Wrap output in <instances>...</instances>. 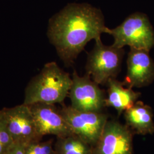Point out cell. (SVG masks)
<instances>
[{
	"mask_svg": "<svg viewBox=\"0 0 154 154\" xmlns=\"http://www.w3.org/2000/svg\"><path fill=\"white\" fill-rule=\"evenodd\" d=\"M72 83V78L69 73L54 62L48 63L29 83L23 104L62 103L68 96Z\"/></svg>",
	"mask_w": 154,
	"mask_h": 154,
	"instance_id": "cell-2",
	"label": "cell"
},
{
	"mask_svg": "<svg viewBox=\"0 0 154 154\" xmlns=\"http://www.w3.org/2000/svg\"><path fill=\"white\" fill-rule=\"evenodd\" d=\"M126 126L132 132L146 135L154 133L153 112L151 107L137 101L124 112Z\"/></svg>",
	"mask_w": 154,
	"mask_h": 154,
	"instance_id": "cell-12",
	"label": "cell"
},
{
	"mask_svg": "<svg viewBox=\"0 0 154 154\" xmlns=\"http://www.w3.org/2000/svg\"><path fill=\"white\" fill-rule=\"evenodd\" d=\"M8 130L14 142L30 143L39 141L32 113L29 105H18L2 110Z\"/></svg>",
	"mask_w": 154,
	"mask_h": 154,
	"instance_id": "cell-8",
	"label": "cell"
},
{
	"mask_svg": "<svg viewBox=\"0 0 154 154\" xmlns=\"http://www.w3.org/2000/svg\"><path fill=\"white\" fill-rule=\"evenodd\" d=\"M101 11L87 4H70L50 20L48 35L66 66H70L92 39L105 33Z\"/></svg>",
	"mask_w": 154,
	"mask_h": 154,
	"instance_id": "cell-1",
	"label": "cell"
},
{
	"mask_svg": "<svg viewBox=\"0 0 154 154\" xmlns=\"http://www.w3.org/2000/svg\"><path fill=\"white\" fill-rule=\"evenodd\" d=\"M27 145L23 143L14 142L8 149L6 154H25V149Z\"/></svg>",
	"mask_w": 154,
	"mask_h": 154,
	"instance_id": "cell-16",
	"label": "cell"
},
{
	"mask_svg": "<svg viewBox=\"0 0 154 154\" xmlns=\"http://www.w3.org/2000/svg\"><path fill=\"white\" fill-rule=\"evenodd\" d=\"M25 154H54L53 140L46 142L41 140L30 143L25 149Z\"/></svg>",
	"mask_w": 154,
	"mask_h": 154,
	"instance_id": "cell-14",
	"label": "cell"
},
{
	"mask_svg": "<svg viewBox=\"0 0 154 154\" xmlns=\"http://www.w3.org/2000/svg\"><path fill=\"white\" fill-rule=\"evenodd\" d=\"M124 54L123 48L106 46L100 38L95 40L93 49L88 54L86 74L97 84H107L120 72Z\"/></svg>",
	"mask_w": 154,
	"mask_h": 154,
	"instance_id": "cell-4",
	"label": "cell"
},
{
	"mask_svg": "<svg viewBox=\"0 0 154 154\" xmlns=\"http://www.w3.org/2000/svg\"><path fill=\"white\" fill-rule=\"evenodd\" d=\"M54 154H92L93 147L77 135L72 134L57 137Z\"/></svg>",
	"mask_w": 154,
	"mask_h": 154,
	"instance_id": "cell-13",
	"label": "cell"
},
{
	"mask_svg": "<svg viewBox=\"0 0 154 154\" xmlns=\"http://www.w3.org/2000/svg\"><path fill=\"white\" fill-rule=\"evenodd\" d=\"M105 33L112 35L114 46L142 49L149 51L154 46V30L145 14L136 12L127 17L118 26L107 28Z\"/></svg>",
	"mask_w": 154,
	"mask_h": 154,
	"instance_id": "cell-3",
	"label": "cell"
},
{
	"mask_svg": "<svg viewBox=\"0 0 154 154\" xmlns=\"http://www.w3.org/2000/svg\"><path fill=\"white\" fill-rule=\"evenodd\" d=\"M0 142L8 149L14 143L8 130L2 110H0Z\"/></svg>",
	"mask_w": 154,
	"mask_h": 154,
	"instance_id": "cell-15",
	"label": "cell"
},
{
	"mask_svg": "<svg viewBox=\"0 0 154 154\" xmlns=\"http://www.w3.org/2000/svg\"><path fill=\"white\" fill-rule=\"evenodd\" d=\"M127 70L123 83L129 88H143L154 80V62L149 51L130 48L127 60Z\"/></svg>",
	"mask_w": 154,
	"mask_h": 154,
	"instance_id": "cell-10",
	"label": "cell"
},
{
	"mask_svg": "<svg viewBox=\"0 0 154 154\" xmlns=\"http://www.w3.org/2000/svg\"><path fill=\"white\" fill-rule=\"evenodd\" d=\"M8 149H6L5 147L0 142V154H6Z\"/></svg>",
	"mask_w": 154,
	"mask_h": 154,
	"instance_id": "cell-17",
	"label": "cell"
},
{
	"mask_svg": "<svg viewBox=\"0 0 154 154\" xmlns=\"http://www.w3.org/2000/svg\"><path fill=\"white\" fill-rule=\"evenodd\" d=\"M69 96L71 106L79 111L101 112L105 107L103 91L88 74L80 77L74 71Z\"/></svg>",
	"mask_w": 154,
	"mask_h": 154,
	"instance_id": "cell-6",
	"label": "cell"
},
{
	"mask_svg": "<svg viewBox=\"0 0 154 154\" xmlns=\"http://www.w3.org/2000/svg\"><path fill=\"white\" fill-rule=\"evenodd\" d=\"M29 106L41 138L47 135L63 137L74 134L54 104L36 103Z\"/></svg>",
	"mask_w": 154,
	"mask_h": 154,
	"instance_id": "cell-9",
	"label": "cell"
},
{
	"mask_svg": "<svg viewBox=\"0 0 154 154\" xmlns=\"http://www.w3.org/2000/svg\"><path fill=\"white\" fill-rule=\"evenodd\" d=\"M60 110L72 132L93 147L108 121L107 116L102 112L79 111L71 106H63Z\"/></svg>",
	"mask_w": 154,
	"mask_h": 154,
	"instance_id": "cell-5",
	"label": "cell"
},
{
	"mask_svg": "<svg viewBox=\"0 0 154 154\" xmlns=\"http://www.w3.org/2000/svg\"><path fill=\"white\" fill-rule=\"evenodd\" d=\"M92 154H133L132 132L116 121H107Z\"/></svg>",
	"mask_w": 154,
	"mask_h": 154,
	"instance_id": "cell-7",
	"label": "cell"
},
{
	"mask_svg": "<svg viewBox=\"0 0 154 154\" xmlns=\"http://www.w3.org/2000/svg\"><path fill=\"white\" fill-rule=\"evenodd\" d=\"M107 85L108 94L105 98V107H113L119 115L132 107L140 95V93L134 91L116 78L110 79Z\"/></svg>",
	"mask_w": 154,
	"mask_h": 154,
	"instance_id": "cell-11",
	"label": "cell"
}]
</instances>
